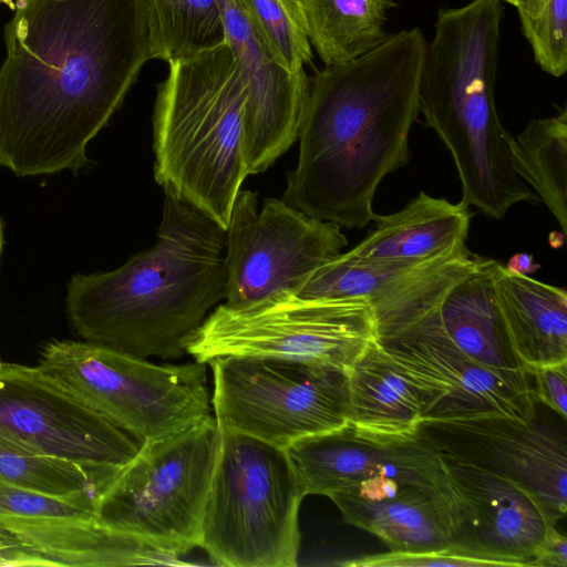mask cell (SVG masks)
I'll use <instances>...</instances> for the list:
<instances>
[{
    "label": "cell",
    "instance_id": "484cf974",
    "mask_svg": "<svg viewBox=\"0 0 567 567\" xmlns=\"http://www.w3.org/2000/svg\"><path fill=\"white\" fill-rule=\"evenodd\" d=\"M157 59L189 56L226 40L220 0H144Z\"/></svg>",
    "mask_w": 567,
    "mask_h": 567
},
{
    "label": "cell",
    "instance_id": "ba28073f",
    "mask_svg": "<svg viewBox=\"0 0 567 567\" xmlns=\"http://www.w3.org/2000/svg\"><path fill=\"white\" fill-rule=\"evenodd\" d=\"M205 364L157 365L85 340H51L39 359L45 373L141 442L210 415Z\"/></svg>",
    "mask_w": 567,
    "mask_h": 567
},
{
    "label": "cell",
    "instance_id": "7402d4cb",
    "mask_svg": "<svg viewBox=\"0 0 567 567\" xmlns=\"http://www.w3.org/2000/svg\"><path fill=\"white\" fill-rule=\"evenodd\" d=\"M348 422L390 434L415 432L423 399L413 379L374 339L347 372Z\"/></svg>",
    "mask_w": 567,
    "mask_h": 567
},
{
    "label": "cell",
    "instance_id": "44dd1931",
    "mask_svg": "<svg viewBox=\"0 0 567 567\" xmlns=\"http://www.w3.org/2000/svg\"><path fill=\"white\" fill-rule=\"evenodd\" d=\"M420 192L401 210L380 216L375 228L346 254L365 260H429L465 244L473 213Z\"/></svg>",
    "mask_w": 567,
    "mask_h": 567
},
{
    "label": "cell",
    "instance_id": "e575fe53",
    "mask_svg": "<svg viewBox=\"0 0 567 567\" xmlns=\"http://www.w3.org/2000/svg\"><path fill=\"white\" fill-rule=\"evenodd\" d=\"M514 6L519 14L520 22L536 20L544 8L545 0H502Z\"/></svg>",
    "mask_w": 567,
    "mask_h": 567
},
{
    "label": "cell",
    "instance_id": "d590c367",
    "mask_svg": "<svg viewBox=\"0 0 567 567\" xmlns=\"http://www.w3.org/2000/svg\"><path fill=\"white\" fill-rule=\"evenodd\" d=\"M505 268L513 272L529 276L539 269L540 265L534 261V256L532 254L519 252L509 258Z\"/></svg>",
    "mask_w": 567,
    "mask_h": 567
},
{
    "label": "cell",
    "instance_id": "83f0119b",
    "mask_svg": "<svg viewBox=\"0 0 567 567\" xmlns=\"http://www.w3.org/2000/svg\"><path fill=\"white\" fill-rule=\"evenodd\" d=\"M272 58L296 73L312 59L301 0H238Z\"/></svg>",
    "mask_w": 567,
    "mask_h": 567
},
{
    "label": "cell",
    "instance_id": "f546056e",
    "mask_svg": "<svg viewBox=\"0 0 567 567\" xmlns=\"http://www.w3.org/2000/svg\"><path fill=\"white\" fill-rule=\"evenodd\" d=\"M0 516L95 518L92 508L0 481Z\"/></svg>",
    "mask_w": 567,
    "mask_h": 567
},
{
    "label": "cell",
    "instance_id": "74e56055",
    "mask_svg": "<svg viewBox=\"0 0 567 567\" xmlns=\"http://www.w3.org/2000/svg\"><path fill=\"white\" fill-rule=\"evenodd\" d=\"M1 365H2V363L0 362V369H1Z\"/></svg>",
    "mask_w": 567,
    "mask_h": 567
},
{
    "label": "cell",
    "instance_id": "603a6c76",
    "mask_svg": "<svg viewBox=\"0 0 567 567\" xmlns=\"http://www.w3.org/2000/svg\"><path fill=\"white\" fill-rule=\"evenodd\" d=\"M120 468L48 456L0 432V481L83 504L94 513Z\"/></svg>",
    "mask_w": 567,
    "mask_h": 567
},
{
    "label": "cell",
    "instance_id": "4dcf8cb0",
    "mask_svg": "<svg viewBox=\"0 0 567 567\" xmlns=\"http://www.w3.org/2000/svg\"><path fill=\"white\" fill-rule=\"evenodd\" d=\"M349 567H482L499 566L496 561L475 558L454 551L451 547L425 553L392 551L364 555L337 563Z\"/></svg>",
    "mask_w": 567,
    "mask_h": 567
},
{
    "label": "cell",
    "instance_id": "f1b7e54d",
    "mask_svg": "<svg viewBox=\"0 0 567 567\" xmlns=\"http://www.w3.org/2000/svg\"><path fill=\"white\" fill-rule=\"evenodd\" d=\"M520 23L543 71L556 78L564 75L567 70V0H545L536 20Z\"/></svg>",
    "mask_w": 567,
    "mask_h": 567
},
{
    "label": "cell",
    "instance_id": "4316f807",
    "mask_svg": "<svg viewBox=\"0 0 567 567\" xmlns=\"http://www.w3.org/2000/svg\"><path fill=\"white\" fill-rule=\"evenodd\" d=\"M456 248L421 261L365 260L341 252L319 267L295 295L308 299L364 298L370 300L404 276L432 264Z\"/></svg>",
    "mask_w": 567,
    "mask_h": 567
},
{
    "label": "cell",
    "instance_id": "5b68a950",
    "mask_svg": "<svg viewBox=\"0 0 567 567\" xmlns=\"http://www.w3.org/2000/svg\"><path fill=\"white\" fill-rule=\"evenodd\" d=\"M153 113L154 178L226 229L248 176L247 92L225 40L167 62Z\"/></svg>",
    "mask_w": 567,
    "mask_h": 567
},
{
    "label": "cell",
    "instance_id": "1f68e13d",
    "mask_svg": "<svg viewBox=\"0 0 567 567\" xmlns=\"http://www.w3.org/2000/svg\"><path fill=\"white\" fill-rule=\"evenodd\" d=\"M537 401L557 413L567 415V361L535 365L528 369Z\"/></svg>",
    "mask_w": 567,
    "mask_h": 567
},
{
    "label": "cell",
    "instance_id": "5bb4252c",
    "mask_svg": "<svg viewBox=\"0 0 567 567\" xmlns=\"http://www.w3.org/2000/svg\"><path fill=\"white\" fill-rule=\"evenodd\" d=\"M416 431L441 455L517 483L555 523L566 516V441L537 419L523 422L501 413L423 417Z\"/></svg>",
    "mask_w": 567,
    "mask_h": 567
},
{
    "label": "cell",
    "instance_id": "30bf717a",
    "mask_svg": "<svg viewBox=\"0 0 567 567\" xmlns=\"http://www.w3.org/2000/svg\"><path fill=\"white\" fill-rule=\"evenodd\" d=\"M374 339L370 300L308 299L282 292L244 309L216 306L187 343L186 353L203 363L224 355H254L348 372Z\"/></svg>",
    "mask_w": 567,
    "mask_h": 567
},
{
    "label": "cell",
    "instance_id": "6da1fadb",
    "mask_svg": "<svg viewBox=\"0 0 567 567\" xmlns=\"http://www.w3.org/2000/svg\"><path fill=\"white\" fill-rule=\"evenodd\" d=\"M0 65V165L76 172L157 59L144 0H18Z\"/></svg>",
    "mask_w": 567,
    "mask_h": 567
},
{
    "label": "cell",
    "instance_id": "836d02e7",
    "mask_svg": "<svg viewBox=\"0 0 567 567\" xmlns=\"http://www.w3.org/2000/svg\"><path fill=\"white\" fill-rule=\"evenodd\" d=\"M528 566L567 567V538L553 526Z\"/></svg>",
    "mask_w": 567,
    "mask_h": 567
},
{
    "label": "cell",
    "instance_id": "e0dca14e",
    "mask_svg": "<svg viewBox=\"0 0 567 567\" xmlns=\"http://www.w3.org/2000/svg\"><path fill=\"white\" fill-rule=\"evenodd\" d=\"M225 38L247 92L248 175L267 171L298 140L310 78L290 73L266 48L238 0H220Z\"/></svg>",
    "mask_w": 567,
    "mask_h": 567
},
{
    "label": "cell",
    "instance_id": "7c38bea8",
    "mask_svg": "<svg viewBox=\"0 0 567 567\" xmlns=\"http://www.w3.org/2000/svg\"><path fill=\"white\" fill-rule=\"evenodd\" d=\"M226 233L225 307L244 309L282 292L297 293L348 245L341 227L308 216L284 199L240 189Z\"/></svg>",
    "mask_w": 567,
    "mask_h": 567
},
{
    "label": "cell",
    "instance_id": "8992f818",
    "mask_svg": "<svg viewBox=\"0 0 567 567\" xmlns=\"http://www.w3.org/2000/svg\"><path fill=\"white\" fill-rule=\"evenodd\" d=\"M305 493L284 447L221 431L199 548L214 565L295 567Z\"/></svg>",
    "mask_w": 567,
    "mask_h": 567
},
{
    "label": "cell",
    "instance_id": "8d00e7d4",
    "mask_svg": "<svg viewBox=\"0 0 567 567\" xmlns=\"http://www.w3.org/2000/svg\"><path fill=\"white\" fill-rule=\"evenodd\" d=\"M1 250H2V224H1V219H0V256H1Z\"/></svg>",
    "mask_w": 567,
    "mask_h": 567
},
{
    "label": "cell",
    "instance_id": "ac0fdd59",
    "mask_svg": "<svg viewBox=\"0 0 567 567\" xmlns=\"http://www.w3.org/2000/svg\"><path fill=\"white\" fill-rule=\"evenodd\" d=\"M0 525L55 566H189L186 553L82 517L0 516Z\"/></svg>",
    "mask_w": 567,
    "mask_h": 567
},
{
    "label": "cell",
    "instance_id": "ffe728a7",
    "mask_svg": "<svg viewBox=\"0 0 567 567\" xmlns=\"http://www.w3.org/2000/svg\"><path fill=\"white\" fill-rule=\"evenodd\" d=\"M494 300L512 350L528 373L567 361V292L492 264Z\"/></svg>",
    "mask_w": 567,
    "mask_h": 567
},
{
    "label": "cell",
    "instance_id": "52a82bcc",
    "mask_svg": "<svg viewBox=\"0 0 567 567\" xmlns=\"http://www.w3.org/2000/svg\"><path fill=\"white\" fill-rule=\"evenodd\" d=\"M442 259L406 275L370 299L377 341L419 386L422 419L501 413L523 422L535 420L533 388L512 382L468 357L437 323L425 275Z\"/></svg>",
    "mask_w": 567,
    "mask_h": 567
},
{
    "label": "cell",
    "instance_id": "2e32d148",
    "mask_svg": "<svg viewBox=\"0 0 567 567\" xmlns=\"http://www.w3.org/2000/svg\"><path fill=\"white\" fill-rule=\"evenodd\" d=\"M441 456L453 495L450 547L499 566H528L556 523L517 483Z\"/></svg>",
    "mask_w": 567,
    "mask_h": 567
},
{
    "label": "cell",
    "instance_id": "9c48e42d",
    "mask_svg": "<svg viewBox=\"0 0 567 567\" xmlns=\"http://www.w3.org/2000/svg\"><path fill=\"white\" fill-rule=\"evenodd\" d=\"M220 442L221 431L212 414L143 442L101 495L95 518L186 554L199 548Z\"/></svg>",
    "mask_w": 567,
    "mask_h": 567
},
{
    "label": "cell",
    "instance_id": "3957f363",
    "mask_svg": "<svg viewBox=\"0 0 567 567\" xmlns=\"http://www.w3.org/2000/svg\"><path fill=\"white\" fill-rule=\"evenodd\" d=\"M164 194L151 248L114 270L70 279L66 312L85 341L143 359L179 358L210 309L225 299V229Z\"/></svg>",
    "mask_w": 567,
    "mask_h": 567
},
{
    "label": "cell",
    "instance_id": "cb8c5ba5",
    "mask_svg": "<svg viewBox=\"0 0 567 567\" xmlns=\"http://www.w3.org/2000/svg\"><path fill=\"white\" fill-rule=\"evenodd\" d=\"M311 45L324 65L350 62L386 38L392 0H301Z\"/></svg>",
    "mask_w": 567,
    "mask_h": 567
},
{
    "label": "cell",
    "instance_id": "d4e9b609",
    "mask_svg": "<svg viewBox=\"0 0 567 567\" xmlns=\"http://www.w3.org/2000/svg\"><path fill=\"white\" fill-rule=\"evenodd\" d=\"M512 164L567 231V109L530 121L508 142Z\"/></svg>",
    "mask_w": 567,
    "mask_h": 567
},
{
    "label": "cell",
    "instance_id": "9a60e30c",
    "mask_svg": "<svg viewBox=\"0 0 567 567\" xmlns=\"http://www.w3.org/2000/svg\"><path fill=\"white\" fill-rule=\"evenodd\" d=\"M305 496L348 488L385 476L433 491L453 506L442 456L417 431L390 434L351 423L299 439L285 447Z\"/></svg>",
    "mask_w": 567,
    "mask_h": 567
},
{
    "label": "cell",
    "instance_id": "277c9868",
    "mask_svg": "<svg viewBox=\"0 0 567 567\" xmlns=\"http://www.w3.org/2000/svg\"><path fill=\"white\" fill-rule=\"evenodd\" d=\"M502 0H472L441 10L426 44L419 90L420 112L450 151L462 199L501 219L538 196L515 173L495 105Z\"/></svg>",
    "mask_w": 567,
    "mask_h": 567
},
{
    "label": "cell",
    "instance_id": "7a4b0ae2",
    "mask_svg": "<svg viewBox=\"0 0 567 567\" xmlns=\"http://www.w3.org/2000/svg\"><path fill=\"white\" fill-rule=\"evenodd\" d=\"M426 44L419 28L403 30L310 79L299 157L281 199L350 229L379 218V184L409 162Z\"/></svg>",
    "mask_w": 567,
    "mask_h": 567
},
{
    "label": "cell",
    "instance_id": "d6986e66",
    "mask_svg": "<svg viewBox=\"0 0 567 567\" xmlns=\"http://www.w3.org/2000/svg\"><path fill=\"white\" fill-rule=\"evenodd\" d=\"M327 497L347 524L377 536L392 551L425 553L451 546L452 504L433 491L399 484L374 497L350 489Z\"/></svg>",
    "mask_w": 567,
    "mask_h": 567
},
{
    "label": "cell",
    "instance_id": "d6a6232c",
    "mask_svg": "<svg viewBox=\"0 0 567 567\" xmlns=\"http://www.w3.org/2000/svg\"><path fill=\"white\" fill-rule=\"evenodd\" d=\"M0 566H55V564L0 525Z\"/></svg>",
    "mask_w": 567,
    "mask_h": 567
},
{
    "label": "cell",
    "instance_id": "8fae6325",
    "mask_svg": "<svg viewBox=\"0 0 567 567\" xmlns=\"http://www.w3.org/2000/svg\"><path fill=\"white\" fill-rule=\"evenodd\" d=\"M213 370L212 406L220 431L286 447L348 423L347 372L288 359L224 355Z\"/></svg>",
    "mask_w": 567,
    "mask_h": 567
},
{
    "label": "cell",
    "instance_id": "4fadbf2b",
    "mask_svg": "<svg viewBox=\"0 0 567 567\" xmlns=\"http://www.w3.org/2000/svg\"><path fill=\"white\" fill-rule=\"evenodd\" d=\"M0 432L41 454L87 465L122 466L143 443L39 365L13 363L0 369Z\"/></svg>",
    "mask_w": 567,
    "mask_h": 567
}]
</instances>
